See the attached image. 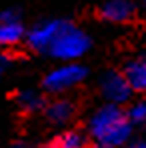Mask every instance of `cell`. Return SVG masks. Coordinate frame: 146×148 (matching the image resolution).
I'll return each mask as SVG.
<instances>
[{
  "mask_svg": "<svg viewBox=\"0 0 146 148\" xmlns=\"http://www.w3.org/2000/svg\"><path fill=\"white\" fill-rule=\"evenodd\" d=\"M94 148H106V146H94Z\"/></svg>",
  "mask_w": 146,
  "mask_h": 148,
  "instance_id": "e0dca14e",
  "label": "cell"
},
{
  "mask_svg": "<svg viewBox=\"0 0 146 148\" xmlns=\"http://www.w3.org/2000/svg\"><path fill=\"white\" fill-rule=\"evenodd\" d=\"M126 116L132 126H142L146 124V100H136L128 106Z\"/></svg>",
  "mask_w": 146,
  "mask_h": 148,
  "instance_id": "7c38bea8",
  "label": "cell"
},
{
  "mask_svg": "<svg viewBox=\"0 0 146 148\" xmlns=\"http://www.w3.org/2000/svg\"><path fill=\"white\" fill-rule=\"evenodd\" d=\"M74 104L68 98H54L44 106V114L46 120L54 126H64L74 118Z\"/></svg>",
  "mask_w": 146,
  "mask_h": 148,
  "instance_id": "ba28073f",
  "label": "cell"
},
{
  "mask_svg": "<svg viewBox=\"0 0 146 148\" xmlns=\"http://www.w3.org/2000/svg\"><path fill=\"white\" fill-rule=\"evenodd\" d=\"M128 148H146V142L144 140H138V142H132Z\"/></svg>",
  "mask_w": 146,
  "mask_h": 148,
  "instance_id": "4fadbf2b",
  "label": "cell"
},
{
  "mask_svg": "<svg viewBox=\"0 0 146 148\" xmlns=\"http://www.w3.org/2000/svg\"><path fill=\"white\" fill-rule=\"evenodd\" d=\"M62 26V20H44L34 24L28 32H26V42L28 46L36 52H48L50 44L54 42L58 30Z\"/></svg>",
  "mask_w": 146,
  "mask_h": 148,
  "instance_id": "5b68a950",
  "label": "cell"
},
{
  "mask_svg": "<svg viewBox=\"0 0 146 148\" xmlns=\"http://www.w3.org/2000/svg\"><path fill=\"white\" fill-rule=\"evenodd\" d=\"M16 102H18V106H20L24 112H36V110H40V108L44 106L42 96H40L36 90H30V88L20 90V92L16 94Z\"/></svg>",
  "mask_w": 146,
  "mask_h": 148,
  "instance_id": "30bf717a",
  "label": "cell"
},
{
  "mask_svg": "<svg viewBox=\"0 0 146 148\" xmlns=\"http://www.w3.org/2000/svg\"><path fill=\"white\" fill-rule=\"evenodd\" d=\"M98 14L106 22L122 24V22H128L134 16V4H132V0H106L100 6Z\"/></svg>",
  "mask_w": 146,
  "mask_h": 148,
  "instance_id": "52a82bcc",
  "label": "cell"
},
{
  "mask_svg": "<svg viewBox=\"0 0 146 148\" xmlns=\"http://www.w3.org/2000/svg\"><path fill=\"white\" fill-rule=\"evenodd\" d=\"M140 2H142V4H144V8H146V0H140Z\"/></svg>",
  "mask_w": 146,
  "mask_h": 148,
  "instance_id": "2e32d148",
  "label": "cell"
},
{
  "mask_svg": "<svg viewBox=\"0 0 146 148\" xmlns=\"http://www.w3.org/2000/svg\"><path fill=\"white\" fill-rule=\"evenodd\" d=\"M124 76L132 90L136 92H146V54L130 60L124 68Z\"/></svg>",
  "mask_w": 146,
  "mask_h": 148,
  "instance_id": "9c48e42d",
  "label": "cell"
},
{
  "mask_svg": "<svg viewBox=\"0 0 146 148\" xmlns=\"http://www.w3.org/2000/svg\"><path fill=\"white\" fill-rule=\"evenodd\" d=\"M14 148H46V146H30V144H24L22 142V144H16Z\"/></svg>",
  "mask_w": 146,
  "mask_h": 148,
  "instance_id": "9a60e30c",
  "label": "cell"
},
{
  "mask_svg": "<svg viewBox=\"0 0 146 148\" xmlns=\"http://www.w3.org/2000/svg\"><path fill=\"white\" fill-rule=\"evenodd\" d=\"M52 148H86V136L80 130H64Z\"/></svg>",
  "mask_w": 146,
  "mask_h": 148,
  "instance_id": "8fae6325",
  "label": "cell"
},
{
  "mask_svg": "<svg viewBox=\"0 0 146 148\" xmlns=\"http://www.w3.org/2000/svg\"><path fill=\"white\" fill-rule=\"evenodd\" d=\"M88 134L98 146L118 148L132 136V124L116 104H102L88 118Z\"/></svg>",
  "mask_w": 146,
  "mask_h": 148,
  "instance_id": "6da1fadb",
  "label": "cell"
},
{
  "mask_svg": "<svg viewBox=\"0 0 146 148\" xmlns=\"http://www.w3.org/2000/svg\"><path fill=\"white\" fill-rule=\"evenodd\" d=\"M90 44H92L90 36L82 28L62 20V26L46 54H50L52 58H56L60 62H76L90 50Z\"/></svg>",
  "mask_w": 146,
  "mask_h": 148,
  "instance_id": "7a4b0ae2",
  "label": "cell"
},
{
  "mask_svg": "<svg viewBox=\"0 0 146 148\" xmlns=\"http://www.w3.org/2000/svg\"><path fill=\"white\" fill-rule=\"evenodd\" d=\"M88 76V70L78 64V62H64L56 68H52L44 80H42V86L44 90L50 94H64L68 90L76 88L78 84H82Z\"/></svg>",
  "mask_w": 146,
  "mask_h": 148,
  "instance_id": "3957f363",
  "label": "cell"
},
{
  "mask_svg": "<svg viewBox=\"0 0 146 148\" xmlns=\"http://www.w3.org/2000/svg\"><path fill=\"white\" fill-rule=\"evenodd\" d=\"M132 86L128 84L124 72H106L102 78H100V94L102 98L106 100V104H116L120 106L124 102L130 100V94H132Z\"/></svg>",
  "mask_w": 146,
  "mask_h": 148,
  "instance_id": "277c9868",
  "label": "cell"
},
{
  "mask_svg": "<svg viewBox=\"0 0 146 148\" xmlns=\"http://www.w3.org/2000/svg\"><path fill=\"white\" fill-rule=\"evenodd\" d=\"M22 38H26V30L20 22V14L16 10L0 12V48L16 46Z\"/></svg>",
  "mask_w": 146,
  "mask_h": 148,
  "instance_id": "8992f818",
  "label": "cell"
},
{
  "mask_svg": "<svg viewBox=\"0 0 146 148\" xmlns=\"http://www.w3.org/2000/svg\"><path fill=\"white\" fill-rule=\"evenodd\" d=\"M4 68H6V58L0 56V76H2V72H4Z\"/></svg>",
  "mask_w": 146,
  "mask_h": 148,
  "instance_id": "5bb4252c",
  "label": "cell"
}]
</instances>
